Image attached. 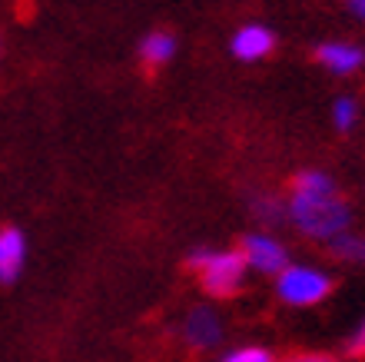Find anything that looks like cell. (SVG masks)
<instances>
[{"mask_svg":"<svg viewBox=\"0 0 365 362\" xmlns=\"http://www.w3.org/2000/svg\"><path fill=\"white\" fill-rule=\"evenodd\" d=\"M289 216L312 239H336L349 226V206L336 196L332 180L319 170H306L296 176Z\"/></svg>","mask_w":365,"mask_h":362,"instance_id":"cell-1","label":"cell"},{"mask_svg":"<svg viewBox=\"0 0 365 362\" xmlns=\"http://www.w3.org/2000/svg\"><path fill=\"white\" fill-rule=\"evenodd\" d=\"M190 266L200 269L202 289L210 296H232L242 286L246 259H242V253H210V249H200V253L190 256Z\"/></svg>","mask_w":365,"mask_h":362,"instance_id":"cell-2","label":"cell"},{"mask_svg":"<svg viewBox=\"0 0 365 362\" xmlns=\"http://www.w3.org/2000/svg\"><path fill=\"white\" fill-rule=\"evenodd\" d=\"M332 289V279L309 266H286L279 273V296L289 306H316Z\"/></svg>","mask_w":365,"mask_h":362,"instance_id":"cell-3","label":"cell"},{"mask_svg":"<svg viewBox=\"0 0 365 362\" xmlns=\"http://www.w3.org/2000/svg\"><path fill=\"white\" fill-rule=\"evenodd\" d=\"M242 259L259 273H282L286 269V249L279 246L272 236H246L242 243Z\"/></svg>","mask_w":365,"mask_h":362,"instance_id":"cell-4","label":"cell"},{"mask_svg":"<svg viewBox=\"0 0 365 362\" xmlns=\"http://www.w3.org/2000/svg\"><path fill=\"white\" fill-rule=\"evenodd\" d=\"M272 47H276L272 30L259 27V24H250V27L236 30V37H232V54L240 60H259V57H266Z\"/></svg>","mask_w":365,"mask_h":362,"instance_id":"cell-5","label":"cell"},{"mask_svg":"<svg viewBox=\"0 0 365 362\" xmlns=\"http://www.w3.org/2000/svg\"><path fill=\"white\" fill-rule=\"evenodd\" d=\"M24 266V236L20 229H0V283H14Z\"/></svg>","mask_w":365,"mask_h":362,"instance_id":"cell-6","label":"cell"},{"mask_svg":"<svg viewBox=\"0 0 365 362\" xmlns=\"http://www.w3.org/2000/svg\"><path fill=\"white\" fill-rule=\"evenodd\" d=\"M182 333L196 349H210V346L220 343V319H216L212 309H196V313H190Z\"/></svg>","mask_w":365,"mask_h":362,"instance_id":"cell-7","label":"cell"},{"mask_svg":"<svg viewBox=\"0 0 365 362\" xmlns=\"http://www.w3.org/2000/svg\"><path fill=\"white\" fill-rule=\"evenodd\" d=\"M316 57L322 67H329L332 74H352L362 64V50L352 44H319Z\"/></svg>","mask_w":365,"mask_h":362,"instance_id":"cell-8","label":"cell"},{"mask_svg":"<svg viewBox=\"0 0 365 362\" xmlns=\"http://www.w3.org/2000/svg\"><path fill=\"white\" fill-rule=\"evenodd\" d=\"M173 50H176V40L160 30V34H150V37L143 40L140 57H143V64H150V67H160V64H166V60L173 57Z\"/></svg>","mask_w":365,"mask_h":362,"instance_id":"cell-9","label":"cell"},{"mask_svg":"<svg viewBox=\"0 0 365 362\" xmlns=\"http://www.w3.org/2000/svg\"><path fill=\"white\" fill-rule=\"evenodd\" d=\"M332 253H336V256H346V259H359V256H365V243L359 236L342 233V236L332 239Z\"/></svg>","mask_w":365,"mask_h":362,"instance_id":"cell-10","label":"cell"},{"mask_svg":"<svg viewBox=\"0 0 365 362\" xmlns=\"http://www.w3.org/2000/svg\"><path fill=\"white\" fill-rule=\"evenodd\" d=\"M332 114H336V126H339V130H352V126H356V114H359V106H356V100H349V96H342V100H336V106H332Z\"/></svg>","mask_w":365,"mask_h":362,"instance_id":"cell-11","label":"cell"},{"mask_svg":"<svg viewBox=\"0 0 365 362\" xmlns=\"http://www.w3.org/2000/svg\"><path fill=\"white\" fill-rule=\"evenodd\" d=\"M222 362H272V356L266 353V349H256V346H250V349H236V353H230Z\"/></svg>","mask_w":365,"mask_h":362,"instance_id":"cell-12","label":"cell"},{"mask_svg":"<svg viewBox=\"0 0 365 362\" xmlns=\"http://www.w3.org/2000/svg\"><path fill=\"white\" fill-rule=\"evenodd\" d=\"M349 353H352V356H365V323L359 326L356 333H352V339H349Z\"/></svg>","mask_w":365,"mask_h":362,"instance_id":"cell-13","label":"cell"},{"mask_svg":"<svg viewBox=\"0 0 365 362\" xmlns=\"http://www.w3.org/2000/svg\"><path fill=\"white\" fill-rule=\"evenodd\" d=\"M286 362H336V359H329V356H292Z\"/></svg>","mask_w":365,"mask_h":362,"instance_id":"cell-14","label":"cell"},{"mask_svg":"<svg viewBox=\"0 0 365 362\" xmlns=\"http://www.w3.org/2000/svg\"><path fill=\"white\" fill-rule=\"evenodd\" d=\"M352 10H356V14H362V17H365V0H356V4H352Z\"/></svg>","mask_w":365,"mask_h":362,"instance_id":"cell-15","label":"cell"}]
</instances>
